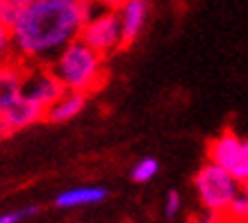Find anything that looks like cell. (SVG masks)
Here are the masks:
<instances>
[{
    "label": "cell",
    "instance_id": "6da1fadb",
    "mask_svg": "<svg viewBox=\"0 0 248 223\" xmlns=\"http://www.w3.org/2000/svg\"><path fill=\"white\" fill-rule=\"evenodd\" d=\"M91 12L89 0H34L25 5L12 28L14 60L25 66H48L64 46L80 37Z\"/></svg>",
    "mask_w": 248,
    "mask_h": 223
},
{
    "label": "cell",
    "instance_id": "7a4b0ae2",
    "mask_svg": "<svg viewBox=\"0 0 248 223\" xmlns=\"http://www.w3.org/2000/svg\"><path fill=\"white\" fill-rule=\"evenodd\" d=\"M48 68L62 82L64 89L82 91L87 96L91 91H96L98 87H103L107 78L105 57L98 55L93 48H89L80 39H73L71 44L64 46L55 55V60L48 64Z\"/></svg>",
    "mask_w": 248,
    "mask_h": 223
},
{
    "label": "cell",
    "instance_id": "3957f363",
    "mask_svg": "<svg viewBox=\"0 0 248 223\" xmlns=\"http://www.w3.org/2000/svg\"><path fill=\"white\" fill-rule=\"evenodd\" d=\"M194 189L198 193V201L205 207V212L223 214L230 201L241 191V185L230 173L218 169L217 164L207 162L194 175Z\"/></svg>",
    "mask_w": 248,
    "mask_h": 223
},
{
    "label": "cell",
    "instance_id": "277c9868",
    "mask_svg": "<svg viewBox=\"0 0 248 223\" xmlns=\"http://www.w3.org/2000/svg\"><path fill=\"white\" fill-rule=\"evenodd\" d=\"M207 159L230 173L239 185L248 180V143L234 130H223L207 146Z\"/></svg>",
    "mask_w": 248,
    "mask_h": 223
},
{
    "label": "cell",
    "instance_id": "5b68a950",
    "mask_svg": "<svg viewBox=\"0 0 248 223\" xmlns=\"http://www.w3.org/2000/svg\"><path fill=\"white\" fill-rule=\"evenodd\" d=\"M78 39L84 41L89 48H93L103 57L121 50V28H119L116 9L93 7L89 18L84 21Z\"/></svg>",
    "mask_w": 248,
    "mask_h": 223
},
{
    "label": "cell",
    "instance_id": "8992f818",
    "mask_svg": "<svg viewBox=\"0 0 248 223\" xmlns=\"http://www.w3.org/2000/svg\"><path fill=\"white\" fill-rule=\"evenodd\" d=\"M21 94L25 98L34 100V103H39L46 110L53 100H57L64 94V87L48 66H25Z\"/></svg>",
    "mask_w": 248,
    "mask_h": 223
},
{
    "label": "cell",
    "instance_id": "52a82bcc",
    "mask_svg": "<svg viewBox=\"0 0 248 223\" xmlns=\"http://www.w3.org/2000/svg\"><path fill=\"white\" fill-rule=\"evenodd\" d=\"M119 28H121V48H128L139 39L146 18H148V0H125L119 9Z\"/></svg>",
    "mask_w": 248,
    "mask_h": 223
},
{
    "label": "cell",
    "instance_id": "ba28073f",
    "mask_svg": "<svg viewBox=\"0 0 248 223\" xmlns=\"http://www.w3.org/2000/svg\"><path fill=\"white\" fill-rule=\"evenodd\" d=\"M84 107H87V94L64 89V94L44 110V121H48V123H66V121L76 119Z\"/></svg>",
    "mask_w": 248,
    "mask_h": 223
},
{
    "label": "cell",
    "instance_id": "9c48e42d",
    "mask_svg": "<svg viewBox=\"0 0 248 223\" xmlns=\"http://www.w3.org/2000/svg\"><path fill=\"white\" fill-rule=\"evenodd\" d=\"M23 75H25V64L16 60L0 62V114L21 96Z\"/></svg>",
    "mask_w": 248,
    "mask_h": 223
},
{
    "label": "cell",
    "instance_id": "30bf717a",
    "mask_svg": "<svg viewBox=\"0 0 248 223\" xmlns=\"http://www.w3.org/2000/svg\"><path fill=\"white\" fill-rule=\"evenodd\" d=\"M0 116L7 121L9 127L16 132V130H23V127H30L34 123H39V121H44V107L21 94Z\"/></svg>",
    "mask_w": 248,
    "mask_h": 223
},
{
    "label": "cell",
    "instance_id": "8fae6325",
    "mask_svg": "<svg viewBox=\"0 0 248 223\" xmlns=\"http://www.w3.org/2000/svg\"><path fill=\"white\" fill-rule=\"evenodd\" d=\"M107 198L105 187H73L62 191L55 198V205L62 209H73V207H84V205H96Z\"/></svg>",
    "mask_w": 248,
    "mask_h": 223
},
{
    "label": "cell",
    "instance_id": "7c38bea8",
    "mask_svg": "<svg viewBox=\"0 0 248 223\" xmlns=\"http://www.w3.org/2000/svg\"><path fill=\"white\" fill-rule=\"evenodd\" d=\"M157 173H159V162L157 159H155V157H143V159H139V162L132 166L130 178L135 180V182H139V185H143V182H148V180L155 178Z\"/></svg>",
    "mask_w": 248,
    "mask_h": 223
},
{
    "label": "cell",
    "instance_id": "4fadbf2b",
    "mask_svg": "<svg viewBox=\"0 0 248 223\" xmlns=\"http://www.w3.org/2000/svg\"><path fill=\"white\" fill-rule=\"evenodd\" d=\"M223 216H226L230 223H246V216H248V196H246V191H239L237 196H234L232 201H230V205L226 207V212H223Z\"/></svg>",
    "mask_w": 248,
    "mask_h": 223
},
{
    "label": "cell",
    "instance_id": "5bb4252c",
    "mask_svg": "<svg viewBox=\"0 0 248 223\" xmlns=\"http://www.w3.org/2000/svg\"><path fill=\"white\" fill-rule=\"evenodd\" d=\"M23 14V5L16 0H0V23L7 25L9 30L14 28V23L21 18Z\"/></svg>",
    "mask_w": 248,
    "mask_h": 223
},
{
    "label": "cell",
    "instance_id": "9a60e30c",
    "mask_svg": "<svg viewBox=\"0 0 248 223\" xmlns=\"http://www.w3.org/2000/svg\"><path fill=\"white\" fill-rule=\"evenodd\" d=\"M14 60V46H12V30L0 23V62Z\"/></svg>",
    "mask_w": 248,
    "mask_h": 223
},
{
    "label": "cell",
    "instance_id": "2e32d148",
    "mask_svg": "<svg viewBox=\"0 0 248 223\" xmlns=\"http://www.w3.org/2000/svg\"><path fill=\"white\" fill-rule=\"evenodd\" d=\"M34 214H39V205H32V207H25V209H14V212H5V214H0V223H21L23 219L34 216Z\"/></svg>",
    "mask_w": 248,
    "mask_h": 223
},
{
    "label": "cell",
    "instance_id": "e0dca14e",
    "mask_svg": "<svg viewBox=\"0 0 248 223\" xmlns=\"http://www.w3.org/2000/svg\"><path fill=\"white\" fill-rule=\"evenodd\" d=\"M180 209H182V196L178 191H169V196H166V205H164L166 216H175Z\"/></svg>",
    "mask_w": 248,
    "mask_h": 223
},
{
    "label": "cell",
    "instance_id": "ac0fdd59",
    "mask_svg": "<svg viewBox=\"0 0 248 223\" xmlns=\"http://www.w3.org/2000/svg\"><path fill=\"white\" fill-rule=\"evenodd\" d=\"M93 7H103V9H119L125 0H89Z\"/></svg>",
    "mask_w": 248,
    "mask_h": 223
},
{
    "label": "cell",
    "instance_id": "d6986e66",
    "mask_svg": "<svg viewBox=\"0 0 248 223\" xmlns=\"http://www.w3.org/2000/svg\"><path fill=\"white\" fill-rule=\"evenodd\" d=\"M196 223H230L223 214H214V212H205V216H201V221Z\"/></svg>",
    "mask_w": 248,
    "mask_h": 223
},
{
    "label": "cell",
    "instance_id": "ffe728a7",
    "mask_svg": "<svg viewBox=\"0 0 248 223\" xmlns=\"http://www.w3.org/2000/svg\"><path fill=\"white\" fill-rule=\"evenodd\" d=\"M14 132V130H12V127H9V123L5 119H2V116H0V142H5V139H7L9 134Z\"/></svg>",
    "mask_w": 248,
    "mask_h": 223
},
{
    "label": "cell",
    "instance_id": "44dd1931",
    "mask_svg": "<svg viewBox=\"0 0 248 223\" xmlns=\"http://www.w3.org/2000/svg\"><path fill=\"white\" fill-rule=\"evenodd\" d=\"M16 2H21L23 7H25V5H30V2H34V0H16Z\"/></svg>",
    "mask_w": 248,
    "mask_h": 223
}]
</instances>
